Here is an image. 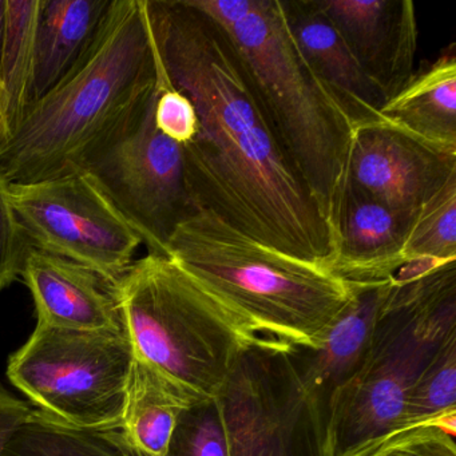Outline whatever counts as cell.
<instances>
[{
    "mask_svg": "<svg viewBox=\"0 0 456 456\" xmlns=\"http://www.w3.org/2000/svg\"><path fill=\"white\" fill-rule=\"evenodd\" d=\"M143 6L162 77L199 118L196 137L183 145L197 212L330 271L335 237L274 134L228 31L189 0Z\"/></svg>",
    "mask_w": 456,
    "mask_h": 456,
    "instance_id": "6da1fadb",
    "label": "cell"
},
{
    "mask_svg": "<svg viewBox=\"0 0 456 456\" xmlns=\"http://www.w3.org/2000/svg\"><path fill=\"white\" fill-rule=\"evenodd\" d=\"M236 45L266 118L320 213L338 233L356 125L308 65L281 0H189Z\"/></svg>",
    "mask_w": 456,
    "mask_h": 456,
    "instance_id": "7a4b0ae2",
    "label": "cell"
},
{
    "mask_svg": "<svg viewBox=\"0 0 456 456\" xmlns=\"http://www.w3.org/2000/svg\"><path fill=\"white\" fill-rule=\"evenodd\" d=\"M159 71L143 0H111L89 52L0 141V175L9 183H28L73 169L156 86Z\"/></svg>",
    "mask_w": 456,
    "mask_h": 456,
    "instance_id": "3957f363",
    "label": "cell"
},
{
    "mask_svg": "<svg viewBox=\"0 0 456 456\" xmlns=\"http://www.w3.org/2000/svg\"><path fill=\"white\" fill-rule=\"evenodd\" d=\"M167 256L257 332L290 346H316L352 297L351 282L202 210L175 229Z\"/></svg>",
    "mask_w": 456,
    "mask_h": 456,
    "instance_id": "277c9868",
    "label": "cell"
},
{
    "mask_svg": "<svg viewBox=\"0 0 456 456\" xmlns=\"http://www.w3.org/2000/svg\"><path fill=\"white\" fill-rule=\"evenodd\" d=\"M455 333L456 261L400 269L367 362L330 405V456H364L402 434L408 392Z\"/></svg>",
    "mask_w": 456,
    "mask_h": 456,
    "instance_id": "5b68a950",
    "label": "cell"
},
{
    "mask_svg": "<svg viewBox=\"0 0 456 456\" xmlns=\"http://www.w3.org/2000/svg\"><path fill=\"white\" fill-rule=\"evenodd\" d=\"M135 356L212 397L257 330L167 256L148 253L114 285Z\"/></svg>",
    "mask_w": 456,
    "mask_h": 456,
    "instance_id": "8992f818",
    "label": "cell"
},
{
    "mask_svg": "<svg viewBox=\"0 0 456 456\" xmlns=\"http://www.w3.org/2000/svg\"><path fill=\"white\" fill-rule=\"evenodd\" d=\"M159 89V77L73 167L92 178L149 253L167 256L170 237L197 210L189 193L183 146L162 134L154 119Z\"/></svg>",
    "mask_w": 456,
    "mask_h": 456,
    "instance_id": "52a82bcc",
    "label": "cell"
},
{
    "mask_svg": "<svg viewBox=\"0 0 456 456\" xmlns=\"http://www.w3.org/2000/svg\"><path fill=\"white\" fill-rule=\"evenodd\" d=\"M134 349L126 328L78 330L38 322L7 376L38 410L84 428L119 426Z\"/></svg>",
    "mask_w": 456,
    "mask_h": 456,
    "instance_id": "ba28073f",
    "label": "cell"
},
{
    "mask_svg": "<svg viewBox=\"0 0 456 456\" xmlns=\"http://www.w3.org/2000/svg\"><path fill=\"white\" fill-rule=\"evenodd\" d=\"M231 456H330V418L293 364L289 344L256 336L215 395Z\"/></svg>",
    "mask_w": 456,
    "mask_h": 456,
    "instance_id": "9c48e42d",
    "label": "cell"
},
{
    "mask_svg": "<svg viewBox=\"0 0 456 456\" xmlns=\"http://www.w3.org/2000/svg\"><path fill=\"white\" fill-rule=\"evenodd\" d=\"M9 188L31 247L86 266L110 284L134 263L142 240L82 170Z\"/></svg>",
    "mask_w": 456,
    "mask_h": 456,
    "instance_id": "30bf717a",
    "label": "cell"
},
{
    "mask_svg": "<svg viewBox=\"0 0 456 456\" xmlns=\"http://www.w3.org/2000/svg\"><path fill=\"white\" fill-rule=\"evenodd\" d=\"M456 156L440 153L383 121L357 127L348 185L400 212H418L451 178Z\"/></svg>",
    "mask_w": 456,
    "mask_h": 456,
    "instance_id": "8fae6325",
    "label": "cell"
},
{
    "mask_svg": "<svg viewBox=\"0 0 456 456\" xmlns=\"http://www.w3.org/2000/svg\"><path fill=\"white\" fill-rule=\"evenodd\" d=\"M386 98L415 76L418 22L411 0H314Z\"/></svg>",
    "mask_w": 456,
    "mask_h": 456,
    "instance_id": "7c38bea8",
    "label": "cell"
},
{
    "mask_svg": "<svg viewBox=\"0 0 456 456\" xmlns=\"http://www.w3.org/2000/svg\"><path fill=\"white\" fill-rule=\"evenodd\" d=\"M392 279L351 282V300L325 328L319 343L314 346L289 344L298 376L327 411L328 418L336 395L354 380L367 362Z\"/></svg>",
    "mask_w": 456,
    "mask_h": 456,
    "instance_id": "4fadbf2b",
    "label": "cell"
},
{
    "mask_svg": "<svg viewBox=\"0 0 456 456\" xmlns=\"http://www.w3.org/2000/svg\"><path fill=\"white\" fill-rule=\"evenodd\" d=\"M20 276L33 295L38 322L78 330L125 328L116 284L86 266L30 245Z\"/></svg>",
    "mask_w": 456,
    "mask_h": 456,
    "instance_id": "5bb4252c",
    "label": "cell"
},
{
    "mask_svg": "<svg viewBox=\"0 0 456 456\" xmlns=\"http://www.w3.org/2000/svg\"><path fill=\"white\" fill-rule=\"evenodd\" d=\"M413 215L392 209L348 185L330 271L356 284L396 276L405 265L403 250Z\"/></svg>",
    "mask_w": 456,
    "mask_h": 456,
    "instance_id": "9a60e30c",
    "label": "cell"
},
{
    "mask_svg": "<svg viewBox=\"0 0 456 456\" xmlns=\"http://www.w3.org/2000/svg\"><path fill=\"white\" fill-rule=\"evenodd\" d=\"M288 28L312 70L332 90L356 127L380 121L386 98L365 76L338 28L314 0H281Z\"/></svg>",
    "mask_w": 456,
    "mask_h": 456,
    "instance_id": "2e32d148",
    "label": "cell"
},
{
    "mask_svg": "<svg viewBox=\"0 0 456 456\" xmlns=\"http://www.w3.org/2000/svg\"><path fill=\"white\" fill-rule=\"evenodd\" d=\"M379 118L440 153L456 156L455 53L440 55L415 74L384 103Z\"/></svg>",
    "mask_w": 456,
    "mask_h": 456,
    "instance_id": "e0dca14e",
    "label": "cell"
},
{
    "mask_svg": "<svg viewBox=\"0 0 456 456\" xmlns=\"http://www.w3.org/2000/svg\"><path fill=\"white\" fill-rule=\"evenodd\" d=\"M110 4L111 0H41L33 102L54 89L89 52Z\"/></svg>",
    "mask_w": 456,
    "mask_h": 456,
    "instance_id": "ac0fdd59",
    "label": "cell"
},
{
    "mask_svg": "<svg viewBox=\"0 0 456 456\" xmlns=\"http://www.w3.org/2000/svg\"><path fill=\"white\" fill-rule=\"evenodd\" d=\"M196 397L134 354L127 384L122 427L146 456H167L178 416Z\"/></svg>",
    "mask_w": 456,
    "mask_h": 456,
    "instance_id": "d6986e66",
    "label": "cell"
},
{
    "mask_svg": "<svg viewBox=\"0 0 456 456\" xmlns=\"http://www.w3.org/2000/svg\"><path fill=\"white\" fill-rule=\"evenodd\" d=\"M4 456L146 455L130 442L122 424L84 428L33 410L10 440Z\"/></svg>",
    "mask_w": 456,
    "mask_h": 456,
    "instance_id": "ffe728a7",
    "label": "cell"
},
{
    "mask_svg": "<svg viewBox=\"0 0 456 456\" xmlns=\"http://www.w3.org/2000/svg\"><path fill=\"white\" fill-rule=\"evenodd\" d=\"M41 0H7V25L0 58V141L12 132L33 102L36 36Z\"/></svg>",
    "mask_w": 456,
    "mask_h": 456,
    "instance_id": "44dd1931",
    "label": "cell"
},
{
    "mask_svg": "<svg viewBox=\"0 0 456 456\" xmlns=\"http://www.w3.org/2000/svg\"><path fill=\"white\" fill-rule=\"evenodd\" d=\"M426 426L440 427L455 436L456 333L440 346L408 392L402 432Z\"/></svg>",
    "mask_w": 456,
    "mask_h": 456,
    "instance_id": "7402d4cb",
    "label": "cell"
},
{
    "mask_svg": "<svg viewBox=\"0 0 456 456\" xmlns=\"http://www.w3.org/2000/svg\"><path fill=\"white\" fill-rule=\"evenodd\" d=\"M403 255L404 266L456 261V177L413 215Z\"/></svg>",
    "mask_w": 456,
    "mask_h": 456,
    "instance_id": "603a6c76",
    "label": "cell"
},
{
    "mask_svg": "<svg viewBox=\"0 0 456 456\" xmlns=\"http://www.w3.org/2000/svg\"><path fill=\"white\" fill-rule=\"evenodd\" d=\"M167 456H231L216 396L183 408L167 445Z\"/></svg>",
    "mask_w": 456,
    "mask_h": 456,
    "instance_id": "cb8c5ba5",
    "label": "cell"
},
{
    "mask_svg": "<svg viewBox=\"0 0 456 456\" xmlns=\"http://www.w3.org/2000/svg\"><path fill=\"white\" fill-rule=\"evenodd\" d=\"M9 186L0 175V290L20 276L30 247L12 208Z\"/></svg>",
    "mask_w": 456,
    "mask_h": 456,
    "instance_id": "d4e9b609",
    "label": "cell"
},
{
    "mask_svg": "<svg viewBox=\"0 0 456 456\" xmlns=\"http://www.w3.org/2000/svg\"><path fill=\"white\" fill-rule=\"evenodd\" d=\"M154 119L162 134L183 146L193 141L199 132V118L193 103L183 93L170 87L162 73H159Z\"/></svg>",
    "mask_w": 456,
    "mask_h": 456,
    "instance_id": "484cf974",
    "label": "cell"
},
{
    "mask_svg": "<svg viewBox=\"0 0 456 456\" xmlns=\"http://www.w3.org/2000/svg\"><path fill=\"white\" fill-rule=\"evenodd\" d=\"M364 456H456V444L440 427H418L389 437Z\"/></svg>",
    "mask_w": 456,
    "mask_h": 456,
    "instance_id": "4316f807",
    "label": "cell"
},
{
    "mask_svg": "<svg viewBox=\"0 0 456 456\" xmlns=\"http://www.w3.org/2000/svg\"><path fill=\"white\" fill-rule=\"evenodd\" d=\"M31 411L23 400L15 397L0 384V456H4L10 440L28 420Z\"/></svg>",
    "mask_w": 456,
    "mask_h": 456,
    "instance_id": "83f0119b",
    "label": "cell"
},
{
    "mask_svg": "<svg viewBox=\"0 0 456 456\" xmlns=\"http://www.w3.org/2000/svg\"><path fill=\"white\" fill-rule=\"evenodd\" d=\"M6 4L7 0H0V58H2V52H4V37H6Z\"/></svg>",
    "mask_w": 456,
    "mask_h": 456,
    "instance_id": "f1b7e54d",
    "label": "cell"
},
{
    "mask_svg": "<svg viewBox=\"0 0 456 456\" xmlns=\"http://www.w3.org/2000/svg\"><path fill=\"white\" fill-rule=\"evenodd\" d=\"M0 105H2V87H0Z\"/></svg>",
    "mask_w": 456,
    "mask_h": 456,
    "instance_id": "f546056e",
    "label": "cell"
}]
</instances>
